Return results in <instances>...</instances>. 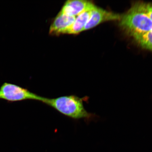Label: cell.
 I'll use <instances>...</instances> for the list:
<instances>
[{
    "label": "cell",
    "mask_w": 152,
    "mask_h": 152,
    "mask_svg": "<svg viewBox=\"0 0 152 152\" xmlns=\"http://www.w3.org/2000/svg\"><path fill=\"white\" fill-rule=\"evenodd\" d=\"M134 39L142 48L152 52V29Z\"/></svg>",
    "instance_id": "ba28073f"
},
{
    "label": "cell",
    "mask_w": 152,
    "mask_h": 152,
    "mask_svg": "<svg viewBox=\"0 0 152 152\" xmlns=\"http://www.w3.org/2000/svg\"><path fill=\"white\" fill-rule=\"evenodd\" d=\"M119 25L134 39L151 31L152 21L144 12L143 3L135 4L121 17Z\"/></svg>",
    "instance_id": "7a4b0ae2"
},
{
    "label": "cell",
    "mask_w": 152,
    "mask_h": 152,
    "mask_svg": "<svg viewBox=\"0 0 152 152\" xmlns=\"http://www.w3.org/2000/svg\"><path fill=\"white\" fill-rule=\"evenodd\" d=\"M94 5L89 1L69 0L66 2L60 12L68 16L76 17Z\"/></svg>",
    "instance_id": "8992f818"
},
{
    "label": "cell",
    "mask_w": 152,
    "mask_h": 152,
    "mask_svg": "<svg viewBox=\"0 0 152 152\" xmlns=\"http://www.w3.org/2000/svg\"><path fill=\"white\" fill-rule=\"evenodd\" d=\"M151 5H152V4H151Z\"/></svg>",
    "instance_id": "30bf717a"
},
{
    "label": "cell",
    "mask_w": 152,
    "mask_h": 152,
    "mask_svg": "<svg viewBox=\"0 0 152 152\" xmlns=\"http://www.w3.org/2000/svg\"><path fill=\"white\" fill-rule=\"evenodd\" d=\"M121 17L118 14L95 5L91 11L90 18L85 26L84 31L91 29L104 22L120 20Z\"/></svg>",
    "instance_id": "277c9868"
},
{
    "label": "cell",
    "mask_w": 152,
    "mask_h": 152,
    "mask_svg": "<svg viewBox=\"0 0 152 152\" xmlns=\"http://www.w3.org/2000/svg\"><path fill=\"white\" fill-rule=\"evenodd\" d=\"M95 5L76 17L75 22L67 34L77 35L84 31L86 25L90 18L91 11Z\"/></svg>",
    "instance_id": "52a82bcc"
},
{
    "label": "cell",
    "mask_w": 152,
    "mask_h": 152,
    "mask_svg": "<svg viewBox=\"0 0 152 152\" xmlns=\"http://www.w3.org/2000/svg\"><path fill=\"white\" fill-rule=\"evenodd\" d=\"M144 12L152 21V7L151 4L143 3Z\"/></svg>",
    "instance_id": "9c48e42d"
},
{
    "label": "cell",
    "mask_w": 152,
    "mask_h": 152,
    "mask_svg": "<svg viewBox=\"0 0 152 152\" xmlns=\"http://www.w3.org/2000/svg\"><path fill=\"white\" fill-rule=\"evenodd\" d=\"M88 99L87 96L81 98L72 95L55 98H45L43 103L72 119H83L90 121L96 116L94 114L88 113L85 109L83 102Z\"/></svg>",
    "instance_id": "6da1fadb"
},
{
    "label": "cell",
    "mask_w": 152,
    "mask_h": 152,
    "mask_svg": "<svg viewBox=\"0 0 152 152\" xmlns=\"http://www.w3.org/2000/svg\"><path fill=\"white\" fill-rule=\"evenodd\" d=\"M75 18L60 12L51 25L49 30V34L53 36H59L68 34L75 21Z\"/></svg>",
    "instance_id": "5b68a950"
},
{
    "label": "cell",
    "mask_w": 152,
    "mask_h": 152,
    "mask_svg": "<svg viewBox=\"0 0 152 152\" xmlns=\"http://www.w3.org/2000/svg\"><path fill=\"white\" fill-rule=\"evenodd\" d=\"M45 98L12 83H5L0 87V99L11 103L29 100L39 101L43 103Z\"/></svg>",
    "instance_id": "3957f363"
}]
</instances>
